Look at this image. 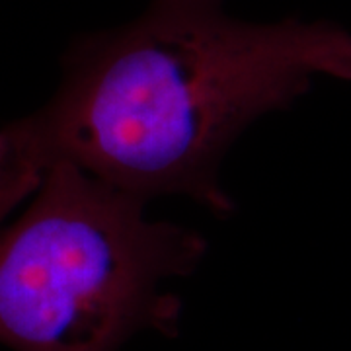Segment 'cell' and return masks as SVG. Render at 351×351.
<instances>
[{
  "label": "cell",
  "mask_w": 351,
  "mask_h": 351,
  "mask_svg": "<svg viewBox=\"0 0 351 351\" xmlns=\"http://www.w3.org/2000/svg\"><path fill=\"white\" fill-rule=\"evenodd\" d=\"M351 80V34L332 22H250L223 0H149L75 41L55 96L0 129V207L14 209L57 164L147 203L182 195L234 213L221 164L265 113L314 78Z\"/></svg>",
  "instance_id": "cell-1"
},
{
  "label": "cell",
  "mask_w": 351,
  "mask_h": 351,
  "mask_svg": "<svg viewBox=\"0 0 351 351\" xmlns=\"http://www.w3.org/2000/svg\"><path fill=\"white\" fill-rule=\"evenodd\" d=\"M147 201L75 164L43 176L0 226V343L12 351H119L176 336L182 301L164 291L207 254L197 230L147 217Z\"/></svg>",
  "instance_id": "cell-2"
}]
</instances>
